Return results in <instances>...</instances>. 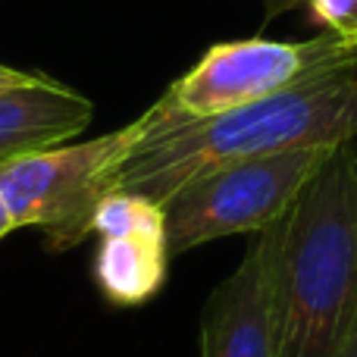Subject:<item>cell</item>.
<instances>
[{
	"mask_svg": "<svg viewBox=\"0 0 357 357\" xmlns=\"http://www.w3.org/2000/svg\"><path fill=\"white\" fill-rule=\"evenodd\" d=\"M357 73V38L323 31L304 41L241 38L213 44L142 113V138L220 116L320 75Z\"/></svg>",
	"mask_w": 357,
	"mask_h": 357,
	"instance_id": "cell-3",
	"label": "cell"
},
{
	"mask_svg": "<svg viewBox=\"0 0 357 357\" xmlns=\"http://www.w3.org/2000/svg\"><path fill=\"white\" fill-rule=\"evenodd\" d=\"M339 148V144H335ZM333 148H298L241 160L182 185L163 201L167 251L185 254L226 235H257L279 222Z\"/></svg>",
	"mask_w": 357,
	"mask_h": 357,
	"instance_id": "cell-4",
	"label": "cell"
},
{
	"mask_svg": "<svg viewBox=\"0 0 357 357\" xmlns=\"http://www.w3.org/2000/svg\"><path fill=\"white\" fill-rule=\"evenodd\" d=\"M91 232L100 238L110 235H148V238L167 241V213L163 204L151 201L135 191H110L98 201L91 220Z\"/></svg>",
	"mask_w": 357,
	"mask_h": 357,
	"instance_id": "cell-9",
	"label": "cell"
},
{
	"mask_svg": "<svg viewBox=\"0 0 357 357\" xmlns=\"http://www.w3.org/2000/svg\"><path fill=\"white\" fill-rule=\"evenodd\" d=\"M357 142V73L320 75L220 116L148 135L100 173V195L163 204L182 185L241 160Z\"/></svg>",
	"mask_w": 357,
	"mask_h": 357,
	"instance_id": "cell-1",
	"label": "cell"
},
{
	"mask_svg": "<svg viewBox=\"0 0 357 357\" xmlns=\"http://www.w3.org/2000/svg\"><path fill=\"white\" fill-rule=\"evenodd\" d=\"M357 329V142L333 148L276 251V357H339Z\"/></svg>",
	"mask_w": 357,
	"mask_h": 357,
	"instance_id": "cell-2",
	"label": "cell"
},
{
	"mask_svg": "<svg viewBox=\"0 0 357 357\" xmlns=\"http://www.w3.org/2000/svg\"><path fill=\"white\" fill-rule=\"evenodd\" d=\"M16 220H13V213H10V207H6V201H3V195H0V238H6L10 232H16Z\"/></svg>",
	"mask_w": 357,
	"mask_h": 357,
	"instance_id": "cell-12",
	"label": "cell"
},
{
	"mask_svg": "<svg viewBox=\"0 0 357 357\" xmlns=\"http://www.w3.org/2000/svg\"><path fill=\"white\" fill-rule=\"evenodd\" d=\"M167 241L148 235H110L94 254V282L116 307H138L163 289Z\"/></svg>",
	"mask_w": 357,
	"mask_h": 357,
	"instance_id": "cell-8",
	"label": "cell"
},
{
	"mask_svg": "<svg viewBox=\"0 0 357 357\" xmlns=\"http://www.w3.org/2000/svg\"><path fill=\"white\" fill-rule=\"evenodd\" d=\"M339 357H357V329H354L351 342H348V345H345V351H342Z\"/></svg>",
	"mask_w": 357,
	"mask_h": 357,
	"instance_id": "cell-13",
	"label": "cell"
},
{
	"mask_svg": "<svg viewBox=\"0 0 357 357\" xmlns=\"http://www.w3.org/2000/svg\"><path fill=\"white\" fill-rule=\"evenodd\" d=\"M94 104L75 88L38 75L35 82L0 91V167L25 154L60 148L88 129Z\"/></svg>",
	"mask_w": 357,
	"mask_h": 357,
	"instance_id": "cell-7",
	"label": "cell"
},
{
	"mask_svg": "<svg viewBox=\"0 0 357 357\" xmlns=\"http://www.w3.org/2000/svg\"><path fill=\"white\" fill-rule=\"evenodd\" d=\"M285 3H310V0H285Z\"/></svg>",
	"mask_w": 357,
	"mask_h": 357,
	"instance_id": "cell-14",
	"label": "cell"
},
{
	"mask_svg": "<svg viewBox=\"0 0 357 357\" xmlns=\"http://www.w3.org/2000/svg\"><path fill=\"white\" fill-rule=\"evenodd\" d=\"M307 6L323 31L357 38V0H310Z\"/></svg>",
	"mask_w": 357,
	"mask_h": 357,
	"instance_id": "cell-10",
	"label": "cell"
},
{
	"mask_svg": "<svg viewBox=\"0 0 357 357\" xmlns=\"http://www.w3.org/2000/svg\"><path fill=\"white\" fill-rule=\"evenodd\" d=\"M41 73H29V69H16V66H6V63H0V91H6V88H19V85H29V82H35Z\"/></svg>",
	"mask_w": 357,
	"mask_h": 357,
	"instance_id": "cell-11",
	"label": "cell"
},
{
	"mask_svg": "<svg viewBox=\"0 0 357 357\" xmlns=\"http://www.w3.org/2000/svg\"><path fill=\"white\" fill-rule=\"evenodd\" d=\"M279 222L251 235L245 257L201 314V357H276Z\"/></svg>",
	"mask_w": 357,
	"mask_h": 357,
	"instance_id": "cell-6",
	"label": "cell"
},
{
	"mask_svg": "<svg viewBox=\"0 0 357 357\" xmlns=\"http://www.w3.org/2000/svg\"><path fill=\"white\" fill-rule=\"evenodd\" d=\"M142 142V119L79 144L25 154L0 167V195L19 229H41L47 248L63 254L91 235L100 173Z\"/></svg>",
	"mask_w": 357,
	"mask_h": 357,
	"instance_id": "cell-5",
	"label": "cell"
}]
</instances>
